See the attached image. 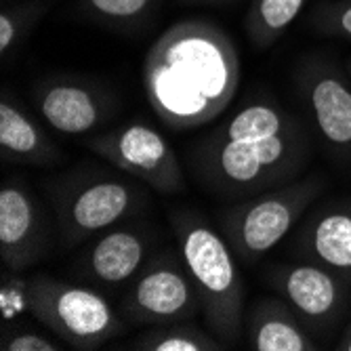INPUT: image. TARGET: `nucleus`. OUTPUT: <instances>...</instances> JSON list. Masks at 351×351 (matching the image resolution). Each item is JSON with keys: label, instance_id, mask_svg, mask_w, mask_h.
<instances>
[{"label": "nucleus", "instance_id": "f257e3e1", "mask_svg": "<svg viewBox=\"0 0 351 351\" xmlns=\"http://www.w3.org/2000/svg\"><path fill=\"white\" fill-rule=\"evenodd\" d=\"M141 80L156 116L173 131H191L221 116L234 101L240 55L219 23L181 19L145 53Z\"/></svg>", "mask_w": 351, "mask_h": 351}, {"label": "nucleus", "instance_id": "f03ea898", "mask_svg": "<svg viewBox=\"0 0 351 351\" xmlns=\"http://www.w3.org/2000/svg\"><path fill=\"white\" fill-rule=\"evenodd\" d=\"M309 156L303 124L269 99L244 104L196 143L191 171L217 198H250L295 181Z\"/></svg>", "mask_w": 351, "mask_h": 351}, {"label": "nucleus", "instance_id": "7ed1b4c3", "mask_svg": "<svg viewBox=\"0 0 351 351\" xmlns=\"http://www.w3.org/2000/svg\"><path fill=\"white\" fill-rule=\"evenodd\" d=\"M171 223L181 261L198 291L206 328L226 347L238 345L244 337V280L238 257L202 217L175 213Z\"/></svg>", "mask_w": 351, "mask_h": 351}, {"label": "nucleus", "instance_id": "20e7f679", "mask_svg": "<svg viewBox=\"0 0 351 351\" xmlns=\"http://www.w3.org/2000/svg\"><path fill=\"white\" fill-rule=\"evenodd\" d=\"M324 189L320 177L295 179L244 198L221 217V230L242 263H254L278 246Z\"/></svg>", "mask_w": 351, "mask_h": 351}, {"label": "nucleus", "instance_id": "39448f33", "mask_svg": "<svg viewBox=\"0 0 351 351\" xmlns=\"http://www.w3.org/2000/svg\"><path fill=\"white\" fill-rule=\"evenodd\" d=\"M27 313L76 349H97L124 328L99 293L51 276L27 280Z\"/></svg>", "mask_w": 351, "mask_h": 351}, {"label": "nucleus", "instance_id": "423d86ee", "mask_svg": "<svg viewBox=\"0 0 351 351\" xmlns=\"http://www.w3.org/2000/svg\"><path fill=\"white\" fill-rule=\"evenodd\" d=\"M88 147L118 171L147 183L158 194L171 196L187 187L175 149L147 124H124L90 139Z\"/></svg>", "mask_w": 351, "mask_h": 351}, {"label": "nucleus", "instance_id": "0eeeda50", "mask_svg": "<svg viewBox=\"0 0 351 351\" xmlns=\"http://www.w3.org/2000/svg\"><path fill=\"white\" fill-rule=\"evenodd\" d=\"M196 313H202L196 286L169 254L143 267L122 299V315L137 324H177Z\"/></svg>", "mask_w": 351, "mask_h": 351}, {"label": "nucleus", "instance_id": "6e6552de", "mask_svg": "<svg viewBox=\"0 0 351 351\" xmlns=\"http://www.w3.org/2000/svg\"><path fill=\"white\" fill-rule=\"evenodd\" d=\"M274 289L309 328H326L343 315L349 284L322 263H291L271 271Z\"/></svg>", "mask_w": 351, "mask_h": 351}, {"label": "nucleus", "instance_id": "1a4fd4ad", "mask_svg": "<svg viewBox=\"0 0 351 351\" xmlns=\"http://www.w3.org/2000/svg\"><path fill=\"white\" fill-rule=\"evenodd\" d=\"M135 202V189L118 179H99L86 183L59 204L61 236L68 244H76L86 236L101 232L124 215H129Z\"/></svg>", "mask_w": 351, "mask_h": 351}, {"label": "nucleus", "instance_id": "9d476101", "mask_svg": "<svg viewBox=\"0 0 351 351\" xmlns=\"http://www.w3.org/2000/svg\"><path fill=\"white\" fill-rule=\"evenodd\" d=\"M45 226L36 200L19 183L0 189V257L7 269L21 271L45 250Z\"/></svg>", "mask_w": 351, "mask_h": 351}, {"label": "nucleus", "instance_id": "9b49d317", "mask_svg": "<svg viewBox=\"0 0 351 351\" xmlns=\"http://www.w3.org/2000/svg\"><path fill=\"white\" fill-rule=\"evenodd\" d=\"M305 99L315 129L330 145L351 147V80L317 66L305 76Z\"/></svg>", "mask_w": 351, "mask_h": 351}, {"label": "nucleus", "instance_id": "f8f14e48", "mask_svg": "<svg viewBox=\"0 0 351 351\" xmlns=\"http://www.w3.org/2000/svg\"><path fill=\"white\" fill-rule=\"evenodd\" d=\"M36 106L43 118L63 135H84L106 114L99 93L74 80L43 82L36 90Z\"/></svg>", "mask_w": 351, "mask_h": 351}, {"label": "nucleus", "instance_id": "ddd939ff", "mask_svg": "<svg viewBox=\"0 0 351 351\" xmlns=\"http://www.w3.org/2000/svg\"><path fill=\"white\" fill-rule=\"evenodd\" d=\"M244 343L252 351H315L299 315L276 299H261L244 313Z\"/></svg>", "mask_w": 351, "mask_h": 351}, {"label": "nucleus", "instance_id": "4468645a", "mask_svg": "<svg viewBox=\"0 0 351 351\" xmlns=\"http://www.w3.org/2000/svg\"><path fill=\"white\" fill-rule=\"evenodd\" d=\"M147 244L139 232L114 230L95 242L86 254V271L104 284L133 280L145 267Z\"/></svg>", "mask_w": 351, "mask_h": 351}, {"label": "nucleus", "instance_id": "2eb2a0df", "mask_svg": "<svg viewBox=\"0 0 351 351\" xmlns=\"http://www.w3.org/2000/svg\"><path fill=\"white\" fill-rule=\"evenodd\" d=\"M0 147L9 160L49 165L59 156L40 126L7 97L0 101Z\"/></svg>", "mask_w": 351, "mask_h": 351}, {"label": "nucleus", "instance_id": "dca6fc26", "mask_svg": "<svg viewBox=\"0 0 351 351\" xmlns=\"http://www.w3.org/2000/svg\"><path fill=\"white\" fill-rule=\"evenodd\" d=\"M307 240L317 261L351 286V210L332 208L317 217Z\"/></svg>", "mask_w": 351, "mask_h": 351}, {"label": "nucleus", "instance_id": "f3484780", "mask_svg": "<svg viewBox=\"0 0 351 351\" xmlns=\"http://www.w3.org/2000/svg\"><path fill=\"white\" fill-rule=\"evenodd\" d=\"M307 3L309 0H250L244 17L248 40L257 49L271 47L303 13Z\"/></svg>", "mask_w": 351, "mask_h": 351}, {"label": "nucleus", "instance_id": "a211bd4d", "mask_svg": "<svg viewBox=\"0 0 351 351\" xmlns=\"http://www.w3.org/2000/svg\"><path fill=\"white\" fill-rule=\"evenodd\" d=\"M223 345L213 332H204L191 324H165L158 332H152L135 343V349L143 351H219Z\"/></svg>", "mask_w": 351, "mask_h": 351}, {"label": "nucleus", "instance_id": "6ab92c4d", "mask_svg": "<svg viewBox=\"0 0 351 351\" xmlns=\"http://www.w3.org/2000/svg\"><path fill=\"white\" fill-rule=\"evenodd\" d=\"M43 15V5L32 3L15 9H3L0 13V53L7 55L27 32L34 21Z\"/></svg>", "mask_w": 351, "mask_h": 351}, {"label": "nucleus", "instance_id": "aec40b11", "mask_svg": "<svg viewBox=\"0 0 351 351\" xmlns=\"http://www.w3.org/2000/svg\"><path fill=\"white\" fill-rule=\"evenodd\" d=\"M309 23L320 34L351 40V0H335V3L320 5L311 13Z\"/></svg>", "mask_w": 351, "mask_h": 351}, {"label": "nucleus", "instance_id": "412c9836", "mask_svg": "<svg viewBox=\"0 0 351 351\" xmlns=\"http://www.w3.org/2000/svg\"><path fill=\"white\" fill-rule=\"evenodd\" d=\"M152 3L154 0H84L95 17L116 25L135 23L152 9Z\"/></svg>", "mask_w": 351, "mask_h": 351}, {"label": "nucleus", "instance_id": "4be33fe9", "mask_svg": "<svg viewBox=\"0 0 351 351\" xmlns=\"http://www.w3.org/2000/svg\"><path fill=\"white\" fill-rule=\"evenodd\" d=\"M23 311H27V280H5L3 291H0V313H3V320L11 322Z\"/></svg>", "mask_w": 351, "mask_h": 351}, {"label": "nucleus", "instance_id": "5701e85b", "mask_svg": "<svg viewBox=\"0 0 351 351\" xmlns=\"http://www.w3.org/2000/svg\"><path fill=\"white\" fill-rule=\"evenodd\" d=\"M59 343L36 332H17L11 339H5L3 351H59Z\"/></svg>", "mask_w": 351, "mask_h": 351}, {"label": "nucleus", "instance_id": "b1692460", "mask_svg": "<svg viewBox=\"0 0 351 351\" xmlns=\"http://www.w3.org/2000/svg\"><path fill=\"white\" fill-rule=\"evenodd\" d=\"M337 349H341V351H351V322H349V326L345 328L343 337L339 339Z\"/></svg>", "mask_w": 351, "mask_h": 351}, {"label": "nucleus", "instance_id": "393cba45", "mask_svg": "<svg viewBox=\"0 0 351 351\" xmlns=\"http://www.w3.org/2000/svg\"><path fill=\"white\" fill-rule=\"evenodd\" d=\"M345 70H347V76H349V80H351V57H349L347 63H345Z\"/></svg>", "mask_w": 351, "mask_h": 351}, {"label": "nucleus", "instance_id": "a878e982", "mask_svg": "<svg viewBox=\"0 0 351 351\" xmlns=\"http://www.w3.org/2000/svg\"><path fill=\"white\" fill-rule=\"evenodd\" d=\"M202 3H210V0H202Z\"/></svg>", "mask_w": 351, "mask_h": 351}]
</instances>
